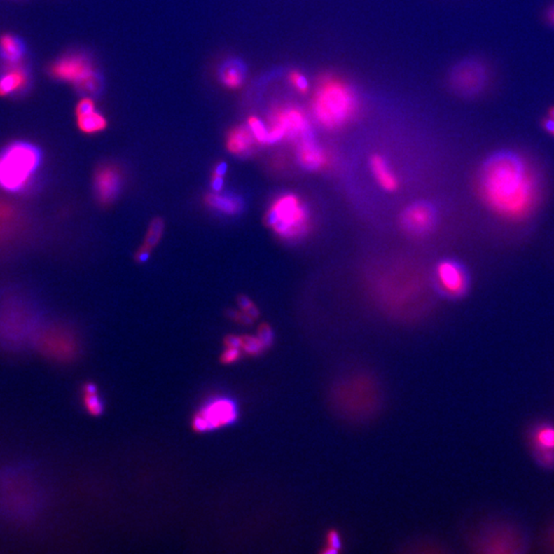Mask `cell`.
<instances>
[{"instance_id":"29","label":"cell","mask_w":554,"mask_h":554,"mask_svg":"<svg viewBox=\"0 0 554 554\" xmlns=\"http://www.w3.org/2000/svg\"><path fill=\"white\" fill-rule=\"evenodd\" d=\"M96 110V104H95V101L92 99L88 98V97H85V98L81 99L76 105V109H75V116H81V114L90 113V112L95 111Z\"/></svg>"},{"instance_id":"10","label":"cell","mask_w":554,"mask_h":554,"mask_svg":"<svg viewBox=\"0 0 554 554\" xmlns=\"http://www.w3.org/2000/svg\"><path fill=\"white\" fill-rule=\"evenodd\" d=\"M436 209L426 202L408 205L401 214V225L403 230L414 236H424L431 233L436 225Z\"/></svg>"},{"instance_id":"28","label":"cell","mask_w":554,"mask_h":554,"mask_svg":"<svg viewBox=\"0 0 554 554\" xmlns=\"http://www.w3.org/2000/svg\"><path fill=\"white\" fill-rule=\"evenodd\" d=\"M240 357H242L240 348L226 347V349L221 355V361L224 365H231V363H236Z\"/></svg>"},{"instance_id":"30","label":"cell","mask_w":554,"mask_h":554,"mask_svg":"<svg viewBox=\"0 0 554 554\" xmlns=\"http://www.w3.org/2000/svg\"><path fill=\"white\" fill-rule=\"evenodd\" d=\"M258 337H259V339L261 340L262 343L265 345V347L267 348L269 347L271 344H272L275 335H273L272 330H271V328L268 326V324H263L262 326H260L259 334H258Z\"/></svg>"},{"instance_id":"3","label":"cell","mask_w":554,"mask_h":554,"mask_svg":"<svg viewBox=\"0 0 554 554\" xmlns=\"http://www.w3.org/2000/svg\"><path fill=\"white\" fill-rule=\"evenodd\" d=\"M474 553L522 554L531 548V537L524 525L506 516L490 515L476 527L471 538Z\"/></svg>"},{"instance_id":"2","label":"cell","mask_w":554,"mask_h":554,"mask_svg":"<svg viewBox=\"0 0 554 554\" xmlns=\"http://www.w3.org/2000/svg\"><path fill=\"white\" fill-rule=\"evenodd\" d=\"M311 116L326 131H340L356 119L361 102L349 83L335 74L319 77L313 90Z\"/></svg>"},{"instance_id":"7","label":"cell","mask_w":554,"mask_h":554,"mask_svg":"<svg viewBox=\"0 0 554 554\" xmlns=\"http://www.w3.org/2000/svg\"><path fill=\"white\" fill-rule=\"evenodd\" d=\"M55 79L71 83L77 90L94 94L100 88V78L92 62L83 54L74 53L56 60L48 68Z\"/></svg>"},{"instance_id":"14","label":"cell","mask_w":554,"mask_h":554,"mask_svg":"<svg viewBox=\"0 0 554 554\" xmlns=\"http://www.w3.org/2000/svg\"><path fill=\"white\" fill-rule=\"evenodd\" d=\"M29 71L21 63L6 64L0 74V97H10L29 87Z\"/></svg>"},{"instance_id":"12","label":"cell","mask_w":554,"mask_h":554,"mask_svg":"<svg viewBox=\"0 0 554 554\" xmlns=\"http://www.w3.org/2000/svg\"><path fill=\"white\" fill-rule=\"evenodd\" d=\"M297 158L302 167L312 172L326 169L330 163L328 152L317 144L312 136L298 141Z\"/></svg>"},{"instance_id":"31","label":"cell","mask_w":554,"mask_h":554,"mask_svg":"<svg viewBox=\"0 0 554 554\" xmlns=\"http://www.w3.org/2000/svg\"><path fill=\"white\" fill-rule=\"evenodd\" d=\"M240 308L244 310V312L249 315L251 319H256V317H258V315H259V311H258L257 307L254 305L253 302L248 299V298H240Z\"/></svg>"},{"instance_id":"13","label":"cell","mask_w":554,"mask_h":554,"mask_svg":"<svg viewBox=\"0 0 554 554\" xmlns=\"http://www.w3.org/2000/svg\"><path fill=\"white\" fill-rule=\"evenodd\" d=\"M121 185L119 169L114 165H103L95 174V190L102 204H110L118 194Z\"/></svg>"},{"instance_id":"25","label":"cell","mask_w":554,"mask_h":554,"mask_svg":"<svg viewBox=\"0 0 554 554\" xmlns=\"http://www.w3.org/2000/svg\"><path fill=\"white\" fill-rule=\"evenodd\" d=\"M534 460L543 469L554 470V450L532 451Z\"/></svg>"},{"instance_id":"6","label":"cell","mask_w":554,"mask_h":554,"mask_svg":"<svg viewBox=\"0 0 554 554\" xmlns=\"http://www.w3.org/2000/svg\"><path fill=\"white\" fill-rule=\"evenodd\" d=\"M269 144L282 140L300 141L312 136L308 114L296 105L277 106L269 114L267 123Z\"/></svg>"},{"instance_id":"37","label":"cell","mask_w":554,"mask_h":554,"mask_svg":"<svg viewBox=\"0 0 554 554\" xmlns=\"http://www.w3.org/2000/svg\"><path fill=\"white\" fill-rule=\"evenodd\" d=\"M548 19L549 21H550L551 23H553L554 25V8H551V10L549 11Z\"/></svg>"},{"instance_id":"35","label":"cell","mask_w":554,"mask_h":554,"mask_svg":"<svg viewBox=\"0 0 554 554\" xmlns=\"http://www.w3.org/2000/svg\"><path fill=\"white\" fill-rule=\"evenodd\" d=\"M328 547H332V548L335 549V550L339 551L340 549L342 548V542L341 539H340L339 535L338 533H335V531L331 532L328 534Z\"/></svg>"},{"instance_id":"15","label":"cell","mask_w":554,"mask_h":554,"mask_svg":"<svg viewBox=\"0 0 554 554\" xmlns=\"http://www.w3.org/2000/svg\"><path fill=\"white\" fill-rule=\"evenodd\" d=\"M370 169L382 189L387 192H394L399 189V179L383 156L374 154L370 160Z\"/></svg>"},{"instance_id":"27","label":"cell","mask_w":554,"mask_h":554,"mask_svg":"<svg viewBox=\"0 0 554 554\" xmlns=\"http://www.w3.org/2000/svg\"><path fill=\"white\" fill-rule=\"evenodd\" d=\"M288 79L290 85L300 94L305 95L309 92L310 85H309V81H307L305 75L302 74L301 72L297 71V70H292L289 74Z\"/></svg>"},{"instance_id":"23","label":"cell","mask_w":554,"mask_h":554,"mask_svg":"<svg viewBox=\"0 0 554 554\" xmlns=\"http://www.w3.org/2000/svg\"><path fill=\"white\" fill-rule=\"evenodd\" d=\"M163 222L161 219H155L152 222L149 230H148L146 238H145V244H143L140 251H145V253H150L152 249L160 242L161 235L163 233Z\"/></svg>"},{"instance_id":"34","label":"cell","mask_w":554,"mask_h":554,"mask_svg":"<svg viewBox=\"0 0 554 554\" xmlns=\"http://www.w3.org/2000/svg\"><path fill=\"white\" fill-rule=\"evenodd\" d=\"M542 127L546 132L554 137V108L549 111L548 116L543 119Z\"/></svg>"},{"instance_id":"19","label":"cell","mask_w":554,"mask_h":554,"mask_svg":"<svg viewBox=\"0 0 554 554\" xmlns=\"http://www.w3.org/2000/svg\"><path fill=\"white\" fill-rule=\"evenodd\" d=\"M205 202L209 207L228 215L240 213L242 209V202L240 198L233 195H223L217 191L215 193L207 194Z\"/></svg>"},{"instance_id":"8","label":"cell","mask_w":554,"mask_h":554,"mask_svg":"<svg viewBox=\"0 0 554 554\" xmlns=\"http://www.w3.org/2000/svg\"><path fill=\"white\" fill-rule=\"evenodd\" d=\"M238 417L236 403L226 397H216L207 401L196 413L192 421V427L196 432L212 431L235 422Z\"/></svg>"},{"instance_id":"5","label":"cell","mask_w":554,"mask_h":554,"mask_svg":"<svg viewBox=\"0 0 554 554\" xmlns=\"http://www.w3.org/2000/svg\"><path fill=\"white\" fill-rule=\"evenodd\" d=\"M267 224L282 240H300L310 228V213L297 194L284 193L269 207Z\"/></svg>"},{"instance_id":"18","label":"cell","mask_w":554,"mask_h":554,"mask_svg":"<svg viewBox=\"0 0 554 554\" xmlns=\"http://www.w3.org/2000/svg\"><path fill=\"white\" fill-rule=\"evenodd\" d=\"M531 451L554 450V424L539 422L535 424L529 432Z\"/></svg>"},{"instance_id":"36","label":"cell","mask_w":554,"mask_h":554,"mask_svg":"<svg viewBox=\"0 0 554 554\" xmlns=\"http://www.w3.org/2000/svg\"><path fill=\"white\" fill-rule=\"evenodd\" d=\"M225 346L226 347L240 348L242 349V337L237 335H228L225 339Z\"/></svg>"},{"instance_id":"22","label":"cell","mask_w":554,"mask_h":554,"mask_svg":"<svg viewBox=\"0 0 554 554\" xmlns=\"http://www.w3.org/2000/svg\"><path fill=\"white\" fill-rule=\"evenodd\" d=\"M83 403L92 416H100L104 410V403L97 394V386L92 383H87L83 386Z\"/></svg>"},{"instance_id":"21","label":"cell","mask_w":554,"mask_h":554,"mask_svg":"<svg viewBox=\"0 0 554 554\" xmlns=\"http://www.w3.org/2000/svg\"><path fill=\"white\" fill-rule=\"evenodd\" d=\"M221 81L225 87L237 88L244 83V72L242 66L237 63H228L221 71Z\"/></svg>"},{"instance_id":"9","label":"cell","mask_w":554,"mask_h":554,"mask_svg":"<svg viewBox=\"0 0 554 554\" xmlns=\"http://www.w3.org/2000/svg\"><path fill=\"white\" fill-rule=\"evenodd\" d=\"M489 81L487 69L476 60L465 61L455 69L452 76L454 88L465 96H474L483 92Z\"/></svg>"},{"instance_id":"33","label":"cell","mask_w":554,"mask_h":554,"mask_svg":"<svg viewBox=\"0 0 554 554\" xmlns=\"http://www.w3.org/2000/svg\"><path fill=\"white\" fill-rule=\"evenodd\" d=\"M544 546L546 547L547 550L554 553V522L547 529L544 538Z\"/></svg>"},{"instance_id":"4","label":"cell","mask_w":554,"mask_h":554,"mask_svg":"<svg viewBox=\"0 0 554 554\" xmlns=\"http://www.w3.org/2000/svg\"><path fill=\"white\" fill-rule=\"evenodd\" d=\"M41 161V151L30 143L8 145L0 153V187L11 192L25 189Z\"/></svg>"},{"instance_id":"11","label":"cell","mask_w":554,"mask_h":554,"mask_svg":"<svg viewBox=\"0 0 554 554\" xmlns=\"http://www.w3.org/2000/svg\"><path fill=\"white\" fill-rule=\"evenodd\" d=\"M436 277L441 290L451 297H461L469 286V278L464 267L452 260L439 263L436 267Z\"/></svg>"},{"instance_id":"20","label":"cell","mask_w":554,"mask_h":554,"mask_svg":"<svg viewBox=\"0 0 554 554\" xmlns=\"http://www.w3.org/2000/svg\"><path fill=\"white\" fill-rule=\"evenodd\" d=\"M77 127L85 134H96L102 132L107 127V120L97 110L90 113L76 116Z\"/></svg>"},{"instance_id":"32","label":"cell","mask_w":554,"mask_h":554,"mask_svg":"<svg viewBox=\"0 0 554 554\" xmlns=\"http://www.w3.org/2000/svg\"><path fill=\"white\" fill-rule=\"evenodd\" d=\"M224 165H220V167H218L216 171L214 172L213 178H212V185H213V188L215 191L219 192L221 188H222L223 176H224Z\"/></svg>"},{"instance_id":"26","label":"cell","mask_w":554,"mask_h":554,"mask_svg":"<svg viewBox=\"0 0 554 554\" xmlns=\"http://www.w3.org/2000/svg\"><path fill=\"white\" fill-rule=\"evenodd\" d=\"M265 348L266 347L259 337H253V335L242 337V349L249 355H259Z\"/></svg>"},{"instance_id":"17","label":"cell","mask_w":554,"mask_h":554,"mask_svg":"<svg viewBox=\"0 0 554 554\" xmlns=\"http://www.w3.org/2000/svg\"><path fill=\"white\" fill-rule=\"evenodd\" d=\"M26 54L25 43L12 33L0 36V57L6 64L21 63Z\"/></svg>"},{"instance_id":"24","label":"cell","mask_w":554,"mask_h":554,"mask_svg":"<svg viewBox=\"0 0 554 554\" xmlns=\"http://www.w3.org/2000/svg\"><path fill=\"white\" fill-rule=\"evenodd\" d=\"M248 127L253 134L254 138L260 144H269V132L266 123L257 116H249Z\"/></svg>"},{"instance_id":"16","label":"cell","mask_w":554,"mask_h":554,"mask_svg":"<svg viewBox=\"0 0 554 554\" xmlns=\"http://www.w3.org/2000/svg\"><path fill=\"white\" fill-rule=\"evenodd\" d=\"M256 142L249 127H236L228 132L226 146L231 153L244 155L251 151Z\"/></svg>"},{"instance_id":"1","label":"cell","mask_w":554,"mask_h":554,"mask_svg":"<svg viewBox=\"0 0 554 554\" xmlns=\"http://www.w3.org/2000/svg\"><path fill=\"white\" fill-rule=\"evenodd\" d=\"M478 191L481 202L499 218L522 221L539 204L540 176L522 154L507 150L495 152L481 165Z\"/></svg>"}]
</instances>
